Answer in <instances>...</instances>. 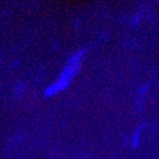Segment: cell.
I'll return each mask as SVG.
<instances>
[{
    "label": "cell",
    "mask_w": 159,
    "mask_h": 159,
    "mask_svg": "<svg viewBox=\"0 0 159 159\" xmlns=\"http://www.w3.org/2000/svg\"><path fill=\"white\" fill-rule=\"evenodd\" d=\"M82 55H83L82 51H80V52L75 53L74 55H72V57L69 60L67 64L65 65V67L63 69V71L61 72V74L57 77V81L47 89L45 94L48 96L62 91V89H64L70 84L71 80L74 77V75L79 71L80 65H81V61H82Z\"/></svg>",
    "instance_id": "1"
}]
</instances>
